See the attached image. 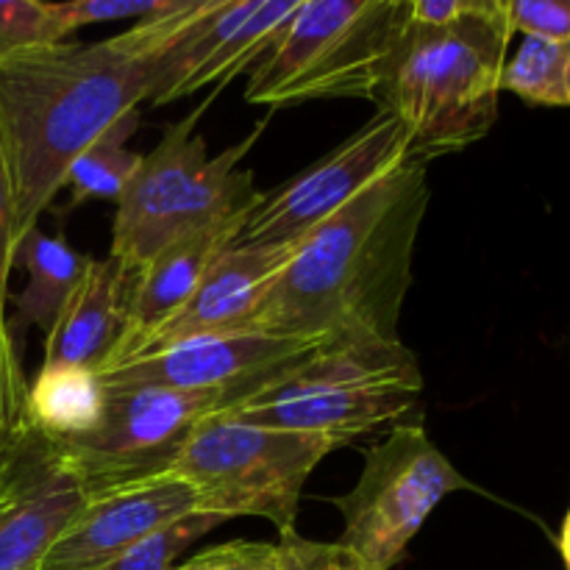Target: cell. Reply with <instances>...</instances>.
Wrapping results in <instances>:
<instances>
[{
    "instance_id": "16",
    "label": "cell",
    "mask_w": 570,
    "mask_h": 570,
    "mask_svg": "<svg viewBox=\"0 0 570 570\" xmlns=\"http://www.w3.org/2000/svg\"><path fill=\"white\" fill-rule=\"evenodd\" d=\"M243 217L215 223V226L187 234V237L161 248L148 265L131 273V278H128L126 328H122V337L106 371L131 362L145 348L150 334L159 332L187 304L189 295L195 293L200 278L212 267V262L234 243L239 226H243Z\"/></svg>"
},
{
    "instance_id": "8",
    "label": "cell",
    "mask_w": 570,
    "mask_h": 570,
    "mask_svg": "<svg viewBox=\"0 0 570 570\" xmlns=\"http://www.w3.org/2000/svg\"><path fill=\"white\" fill-rule=\"evenodd\" d=\"M471 482L432 443L421 423L390 429L365 451V468L351 493L334 499L343 512V543L371 570H393L426 518Z\"/></svg>"
},
{
    "instance_id": "10",
    "label": "cell",
    "mask_w": 570,
    "mask_h": 570,
    "mask_svg": "<svg viewBox=\"0 0 570 570\" xmlns=\"http://www.w3.org/2000/svg\"><path fill=\"white\" fill-rule=\"evenodd\" d=\"M406 142L410 134L404 122L379 109L360 131L312 161L298 176L271 193H259L232 245L295 248L367 187L404 165Z\"/></svg>"
},
{
    "instance_id": "31",
    "label": "cell",
    "mask_w": 570,
    "mask_h": 570,
    "mask_svg": "<svg viewBox=\"0 0 570 570\" xmlns=\"http://www.w3.org/2000/svg\"><path fill=\"white\" fill-rule=\"evenodd\" d=\"M560 551H562V560H566V568L570 570V510H568L566 523H562V532H560Z\"/></svg>"
},
{
    "instance_id": "9",
    "label": "cell",
    "mask_w": 570,
    "mask_h": 570,
    "mask_svg": "<svg viewBox=\"0 0 570 570\" xmlns=\"http://www.w3.org/2000/svg\"><path fill=\"white\" fill-rule=\"evenodd\" d=\"M106 393L100 426L87 438L56 443L92 495L167 476L200 421L245 404L256 390L134 387Z\"/></svg>"
},
{
    "instance_id": "26",
    "label": "cell",
    "mask_w": 570,
    "mask_h": 570,
    "mask_svg": "<svg viewBox=\"0 0 570 570\" xmlns=\"http://www.w3.org/2000/svg\"><path fill=\"white\" fill-rule=\"evenodd\" d=\"M276 546L278 557H282V570H371L343 543L306 540L295 529L284 532Z\"/></svg>"
},
{
    "instance_id": "19",
    "label": "cell",
    "mask_w": 570,
    "mask_h": 570,
    "mask_svg": "<svg viewBox=\"0 0 570 570\" xmlns=\"http://www.w3.org/2000/svg\"><path fill=\"white\" fill-rule=\"evenodd\" d=\"M89 259L92 256L76 254L61 237H48L39 226L31 228L14 248V267L28 273L26 289L17 295L20 321L50 334L83 278Z\"/></svg>"
},
{
    "instance_id": "28",
    "label": "cell",
    "mask_w": 570,
    "mask_h": 570,
    "mask_svg": "<svg viewBox=\"0 0 570 570\" xmlns=\"http://www.w3.org/2000/svg\"><path fill=\"white\" fill-rule=\"evenodd\" d=\"M173 570H282V557H278V546L273 543L232 540V543L200 551Z\"/></svg>"
},
{
    "instance_id": "32",
    "label": "cell",
    "mask_w": 570,
    "mask_h": 570,
    "mask_svg": "<svg viewBox=\"0 0 570 570\" xmlns=\"http://www.w3.org/2000/svg\"><path fill=\"white\" fill-rule=\"evenodd\" d=\"M6 454H9V451H0V473H3V462H6Z\"/></svg>"
},
{
    "instance_id": "4",
    "label": "cell",
    "mask_w": 570,
    "mask_h": 570,
    "mask_svg": "<svg viewBox=\"0 0 570 570\" xmlns=\"http://www.w3.org/2000/svg\"><path fill=\"white\" fill-rule=\"evenodd\" d=\"M423 376L404 343L328 340L309 360L226 415L278 432L351 445L382 426L417 421Z\"/></svg>"
},
{
    "instance_id": "7",
    "label": "cell",
    "mask_w": 570,
    "mask_h": 570,
    "mask_svg": "<svg viewBox=\"0 0 570 570\" xmlns=\"http://www.w3.org/2000/svg\"><path fill=\"white\" fill-rule=\"evenodd\" d=\"M337 449L317 434L278 432L220 412L198 423L170 473L193 488L200 512L223 521L265 518L284 534L295 529L312 471Z\"/></svg>"
},
{
    "instance_id": "17",
    "label": "cell",
    "mask_w": 570,
    "mask_h": 570,
    "mask_svg": "<svg viewBox=\"0 0 570 570\" xmlns=\"http://www.w3.org/2000/svg\"><path fill=\"white\" fill-rule=\"evenodd\" d=\"M128 278L120 259H89L76 293L48 334L45 365L104 373L126 328Z\"/></svg>"
},
{
    "instance_id": "20",
    "label": "cell",
    "mask_w": 570,
    "mask_h": 570,
    "mask_svg": "<svg viewBox=\"0 0 570 570\" xmlns=\"http://www.w3.org/2000/svg\"><path fill=\"white\" fill-rule=\"evenodd\" d=\"M139 126V111L120 117L106 134H100L70 165L65 187L70 189V206L87 200H120L122 189L142 165V154L128 150V139Z\"/></svg>"
},
{
    "instance_id": "3",
    "label": "cell",
    "mask_w": 570,
    "mask_h": 570,
    "mask_svg": "<svg viewBox=\"0 0 570 570\" xmlns=\"http://www.w3.org/2000/svg\"><path fill=\"white\" fill-rule=\"evenodd\" d=\"M510 39L507 0H479L451 26H423L410 14L373 98L406 126V159L429 165L488 137Z\"/></svg>"
},
{
    "instance_id": "5",
    "label": "cell",
    "mask_w": 570,
    "mask_h": 570,
    "mask_svg": "<svg viewBox=\"0 0 570 570\" xmlns=\"http://www.w3.org/2000/svg\"><path fill=\"white\" fill-rule=\"evenodd\" d=\"M412 0H301L259 56L245 98L293 106L321 98H376Z\"/></svg>"
},
{
    "instance_id": "22",
    "label": "cell",
    "mask_w": 570,
    "mask_h": 570,
    "mask_svg": "<svg viewBox=\"0 0 570 570\" xmlns=\"http://www.w3.org/2000/svg\"><path fill=\"white\" fill-rule=\"evenodd\" d=\"M67 28L48 0H0V61L67 42Z\"/></svg>"
},
{
    "instance_id": "21",
    "label": "cell",
    "mask_w": 570,
    "mask_h": 570,
    "mask_svg": "<svg viewBox=\"0 0 570 570\" xmlns=\"http://www.w3.org/2000/svg\"><path fill=\"white\" fill-rule=\"evenodd\" d=\"M501 89L534 106L570 109V42L527 37L504 65Z\"/></svg>"
},
{
    "instance_id": "6",
    "label": "cell",
    "mask_w": 570,
    "mask_h": 570,
    "mask_svg": "<svg viewBox=\"0 0 570 570\" xmlns=\"http://www.w3.org/2000/svg\"><path fill=\"white\" fill-rule=\"evenodd\" d=\"M200 111L165 128L161 142L142 154V165L117 200L111 256L128 273L187 234L243 217L259 200L250 173L239 170L256 134L209 156L204 137L195 134Z\"/></svg>"
},
{
    "instance_id": "30",
    "label": "cell",
    "mask_w": 570,
    "mask_h": 570,
    "mask_svg": "<svg viewBox=\"0 0 570 570\" xmlns=\"http://www.w3.org/2000/svg\"><path fill=\"white\" fill-rule=\"evenodd\" d=\"M479 0H412V20L423 26H451L473 14Z\"/></svg>"
},
{
    "instance_id": "24",
    "label": "cell",
    "mask_w": 570,
    "mask_h": 570,
    "mask_svg": "<svg viewBox=\"0 0 570 570\" xmlns=\"http://www.w3.org/2000/svg\"><path fill=\"white\" fill-rule=\"evenodd\" d=\"M26 401L28 379L22 373L9 321L0 317V451H9L11 443L28 432Z\"/></svg>"
},
{
    "instance_id": "2",
    "label": "cell",
    "mask_w": 570,
    "mask_h": 570,
    "mask_svg": "<svg viewBox=\"0 0 570 570\" xmlns=\"http://www.w3.org/2000/svg\"><path fill=\"white\" fill-rule=\"evenodd\" d=\"M150 92V59L115 39L56 45L0 61V145L17 243L56 200L72 161Z\"/></svg>"
},
{
    "instance_id": "23",
    "label": "cell",
    "mask_w": 570,
    "mask_h": 570,
    "mask_svg": "<svg viewBox=\"0 0 570 570\" xmlns=\"http://www.w3.org/2000/svg\"><path fill=\"white\" fill-rule=\"evenodd\" d=\"M220 523V515L189 512V515L178 518V521L161 527L159 532L139 540L134 549H128L120 560L111 562L106 570H173L176 557H181L189 546L198 543L204 534H209Z\"/></svg>"
},
{
    "instance_id": "11",
    "label": "cell",
    "mask_w": 570,
    "mask_h": 570,
    "mask_svg": "<svg viewBox=\"0 0 570 570\" xmlns=\"http://www.w3.org/2000/svg\"><path fill=\"white\" fill-rule=\"evenodd\" d=\"M301 0H187L150 56L154 106L189 98L254 67Z\"/></svg>"
},
{
    "instance_id": "27",
    "label": "cell",
    "mask_w": 570,
    "mask_h": 570,
    "mask_svg": "<svg viewBox=\"0 0 570 570\" xmlns=\"http://www.w3.org/2000/svg\"><path fill=\"white\" fill-rule=\"evenodd\" d=\"M512 33L570 42V0H507Z\"/></svg>"
},
{
    "instance_id": "12",
    "label": "cell",
    "mask_w": 570,
    "mask_h": 570,
    "mask_svg": "<svg viewBox=\"0 0 570 570\" xmlns=\"http://www.w3.org/2000/svg\"><path fill=\"white\" fill-rule=\"evenodd\" d=\"M92 499L70 456L28 429L0 473V570H39L72 518Z\"/></svg>"
},
{
    "instance_id": "1",
    "label": "cell",
    "mask_w": 570,
    "mask_h": 570,
    "mask_svg": "<svg viewBox=\"0 0 570 570\" xmlns=\"http://www.w3.org/2000/svg\"><path fill=\"white\" fill-rule=\"evenodd\" d=\"M426 206V165L406 159L295 245L250 332L401 343V306Z\"/></svg>"
},
{
    "instance_id": "13",
    "label": "cell",
    "mask_w": 570,
    "mask_h": 570,
    "mask_svg": "<svg viewBox=\"0 0 570 570\" xmlns=\"http://www.w3.org/2000/svg\"><path fill=\"white\" fill-rule=\"evenodd\" d=\"M323 343L273 337L259 332L220 334L170 345L100 373L106 390H267L287 371L309 360Z\"/></svg>"
},
{
    "instance_id": "18",
    "label": "cell",
    "mask_w": 570,
    "mask_h": 570,
    "mask_svg": "<svg viewBox=\"0 0 570 570\" xmlns=\"http://www.w3.org/2000/svg\"><path fill=\"white\" fill-rule=\"evenodd\" d=\"M106 384L98 373L72 365H42L28 382L26 423L50 443L87 438L106 412Z\"/></svg>"
},
{
    "instance_id": "29",
    "label": "cell",
    "mask_w": 570,
    "mask_h": 570,
    "mask_svg": "<svg viewBox=\"0 0 570 570\" xmlns=\"http://www.w3.org/2000/svg\"><path fill=\"white\" fill-rule=\"evenodd\" d=\"M14 193H11L9 165H6L3 145H0V317H6V301H9V278L14 271Z\"/></svg>"
},
{
    "instance_id": "15",
    "label": "cell",
    "mask_w": 570,
    "mask_h": 570,
    "mask_svg": "<svg viewBox=\"0 0 570 570\" xmlns=\"http://www.w3.org/2000/svg\"><path fill=\"white\" fill-rule=\"evenodd\" d=\"M295 248H237L228 245L187 304L159 328L150 334L139 356L156 354L170 345L189 343L200 337H220V334L250 332L256 309L267 295L278 273L287 267ZM131 360V362H134Z\"/></svg>"
},
{
    "instance_id": "25",
    "label": "cell",
    "mask_w": 570,
    "mask_h": 570,
    "mask_svg": "<svg viewBox=\"0 0 570 570\" xmlns=\"http://www.w3.org/2000/svg\"><path fill=\"white\" fill-rule=\"evenodd\" d=\"M176 6L178 0H65V3L56 0L53 11L65 22L67 33H72L76 28L98 26V22L154 20Z\"/></svg>"
},
{
    "instance_id": "14",
    "label": "cell",
    "mask_w": 570,
    "mask_h": 570,
    "mask_svg": "<svg viewBox=\"0 0 570 570\" xmlns=\"http://www.w3.org/2000/svg\"><path fill=\"white\" fill-rule=\"evenodd\" d=\"M189 512H200L193 488L173 473L92 495L39 570H106L139 540Z\"/></svg>"
}]
</instances>
